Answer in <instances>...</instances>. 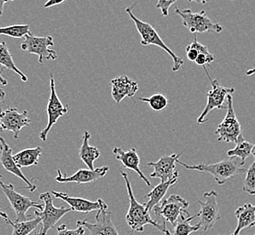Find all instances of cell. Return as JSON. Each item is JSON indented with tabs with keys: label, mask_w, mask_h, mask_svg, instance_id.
<instances>
[{
	"label": "cell",
	"mask_w": 255,
	"mask_h": 235,
	"mask_svg": "<svg viewBox=\"0 0 255 235\" xmlns=\"http://www.w3.org/2000/svg\"><path fill=\"white\" fill-rule=\"evenodd\" d=\"M121 174L126 184L128 196L129 200V209L126 216V222L128 226H129L131 229L130 234H133L135 232L143 233L144 227L147 225H150L153 227L157 228V230L160 231L163 234L166 235H171L169 231L167 230L165 222H163V224H159L157 221L153 220L149 212L146 209V204H140L136 200L127 173L121 171Z\"/></svg>",
	"instance_id": "6da1fadb"
},
{
	"label": "cell",
	"mask_w": 255,
	"mask_h": 235,
	"mask_svg": "<svg viewBox=\"0 0 255 235\" xmlns=\"http://www.w3.org/2000/svg\"><path fill=\"white\" fill-rule=\"evenodd\" d=\"M177 164L181 165L187 170H195V171L209 173L214 176L215 180L218 185H224L228 179L236 177V176L246 173V168L238 163L236 157H230L223 161L217 162L214 164H204L200 163L197 165H187L186 163L177 159Z\"/></svg>",
	"instance_id": "7a4b0ae2"
},
{
	"label": "cell",
	"mask_w": 255,
	"mask_h": 235,
	"mask_svg": "<svg viewBox=\"0 0 255 235\" xmlns=\"http://www.w3.org/2000/svg\"><path fill=\"white\" fill-rule=\"evenodd\" d=\"M132 6H129L126 8V12H127L128 16L132 19L134 24L136 25V28H137L138 34H140L141 36V41H140V44L144 45V46H147V45H156L157 47L161 48L162 50H164L165 52H167V54H169L171 56L172 60H173V66H172V71L174 73L178 72L180 68H181L182 65L184 64V60L177 56V54H175L173 51H172L167 44H165L163 42V40L161 39V37L159 36V34H157L156 29L153 27L152 25L150 24H148L147 22H144L142 20L138 19L136 15H134V13L132 12L133 7Z\"/></svg>",
	"instance_id": "3957f363"
},
{
	"label": "cell",
	"mask_w": 255,
	"mask_h": 235,
	"mask_svg": "<svg viewBox=\"0 0 255 235\" xmlns=\"http://www.w3.org/2000/svg\"><path fill=\"white\" fill-rule=\"evenodd\" d=\"M175 13L181 17L182 24L191 33H216L223 31V26L207 15L205 10L194 13L191 9L176 8Z\"/></svg>",
	"instance_id": "277c9868"
},
{
	"label": "cell",
	"mask_w": 255,
	"mask_h": 235,
	"mask_svg": "<svg viewBox=\"0 0 255 235\" xmlns=\"http://www.w3.org/2000/svg\"><path fill=\"white\" fill-rule=\"evenodd\" d=\"M40 200L44 202V209L42 211H34V215L41 218V228L39 232L35 233L34 235H46L49 230L53 229L55 225L59 222L65 215H67L73 210L67 207H55L53 202V197L49 192L42 193L39 196Z\"/></svg>",
	"instance_id": "5b68a950"
},
{
	"label": "cell",
	"mask_w": 255,
	"mask_h": 235,
	"mask_svg": "<svg viewBox=\"0 0 255 235\" xmlns=\"http://www.w3.org/2000/svg\"><path fill=\"white\" fill-rule=\"evenodd\" d=\"M0 187L5 197L9 201L13 210L15 214V222H24L27 220L29 216L26 215L30 208H35L36 210L42 211L44 206L36 202L31 200L26 196H22L19 193L15 191V186L12 184H5L3 181V176L0 175Z\"/></svg>",
	"instance_id": "8992f818"
},
{
	"label": "cell",
	"mask_w": 255,
	"mask_h": 235,
	"mask_svg": "<svg viewBox=\"0 0 255 235\" xmlns=\"http://www.w3.org/2000/svg\"><path fill=\"white\" fill-rule=\"evenodd\" d=\"M25 40L21 44V49L29 54L38 55L39 64H44L45 61L56 60L58 55L56 52L50 47L54 45V38L48 36H35L32 33L25 34Z\"/></svg>",
	"instance_id": "52a82bcc"
},
{
	"label": "cell",
	"mask_w": 255,
	"mask_h": 235,
	"mask_svg": "<svg viewBox=\"0 0 255 235\" xmlns=\"http://www.w3.org/2000/svg\"><path fill=\"white\" fill-rule=\"evenodd\" d=\"M206 71V75L211 83L212 89L207 93V103L206 107L204 109L201 115L197 118L198 124H204L207 121L206 117L212 111L218 109L222 110L225 107V103L229 94H233L236 92L234 87H225L219 84L217 79H212L210 74H208L206 66H203Z\"/></svg>",
	"instance_id": "ba28073f"
},
{
	"label": "cell",
	"mask_w": 255,
	"mask_h": 235,
	"mask_svg": "<svg viewBox=\"0 0 255 235\" xmlns=\"http://www.w3.org/2000/svg\"><path fill=\"white\" fill-rule=\"evenodd\" d=\"M188 206L189 202L186 199L177 195H171L154 206L152 211L156 216L162 217L164 222H168L172 226H175L181 216L189 214L187 211Z\"/></svg>",
	"instance_id": "9c48e42d"
},
{
	"label": "cell",
	"mask_w": 255,
	"mask_h": 235,
	"mask_svg": "<svg viewBox=\"0 0 255 235\" xmlns=\"http://www.w3.org/2000/svg\"><path fill=\"white\" fill-rule=\"evenodd\" d=\"M108 206L102 200V205L95 216V223L88 221H77L76 225L84 226L89 232V235H120L118 228L113 222V214L107 211Z\"/></svg>",
	"instance_id": "30bf717a"
},
{
	"label": "cell",
	"mask_w": 255,
	"mask_h": 235,
	"mask_svg": "<svg viewBox=\"0 0 255 235\" xmlns=\"http://www.w3.org/2000/svg\"><path fill=\"white\" fill-rule=\"evenodd\" d=\"M227 102V113L224 120L222 121L216 130L218 141H225L228 143H236L238 137L242 134L241 124L236 116L234 104H233V96L229 94L226 99Z\"/></svg>",
	"instance_id": "8fae6325"
},
{
	"label": "cell",
	"mask_w": 255,
	"mask_h": 235,
	"mask_svg": "<svg viewBox=\"0 0 255 235\" xmlns=\"http://www.w3.org/2000/svg\"><path fill=\"white\" fill-rule=\"evenodd\" d=\"M68 105L64 106L56 93L54 74L50 73V97L47 103V107H46L48 123H47V126L40 132L39 137L41 140L46 141L47 135L50 132L51 128L55 125V123L58 121L60 118L63 117L64 114L68 113Z\"/></svg>",
	"instance_id": "7c38bea8"
},
{
	"label": "cell",
	"mask_w": 255,
	"mask_h": 235,
	"mask_svg": "<svg viewBox=\"0 0 255 235\" xmlns=\"http://www.w3.org/2000/svg\"><path fill=\"white\" fill-rule=\"evenodd\" d=\"M218 194L215 190L204 194V201H198L201 210L198 213L200 217L199 225L205 233L212 229L216 223L220 220V209L217 202Z\"/></svg>",
	"instance_id": "4fadbf2b"
},
{
	"label": "cell",
	"mask_w": 255,
	"mask_h": 235,
	"mask_svg": "<svg viewBox=\"0 0 255 235\" xmlns=\"http://www.w3.org/2000/svg\"><path fill=\"white\" fill-rule=\"evenodd\" d=\"M30 123L27 111L20 113L18 109L14 107L5 110L0 109V132L11 131L14 133V138L18 139L22 128L29 126Z\"/></svg>",
	"instance_id": "5bb4252c"
},
{
	"label": "cell",
	"mask_w": 255,
	"mask_h": 235,
	"mask_svg": "<svg viewBox=\"0 0 255 235\" xmlns=\"http://www.w3.org/2000/svg\"><path fill=\"white\" fill-rule=\"evenodd\" d=\"M109 167H102L92 169H80L72 176H66L60 169H57V176L54 178L58 183H76V184H88L96 181L108 174Z\"/></svg>",
	"instance_id": "9a60e30c"
},
{
	"label": "cell",
	"mask_w": 255,
	"mask_h": 235,
	"mask_svg": "<svg viewBox=\"0 0 255 235\" xmlns=\"http://www.w3.org/2000/svg\"><path fill=\"white\" fill-rule=\"evenodd\" d=\"M182 154L183 152H180L179 154H172L169 156H162L157 162L147 163V166L154 168V171L150 174V176L153 178H159L161 182L168 181L177 171L176 163Z\"/></svg>",
	"instance_id": "2e32d148"
},
{
	"label": "cell",
	"mask_w": 255,
	"mask_h": 235,
	"mask_svg": "<svg viewBox=\"0 0 255 235\" xmlns=\"http://www.w3.org/2000/svg\"><path fill=\"white\" fill-rule=\"evenodd\" d=\"M9 145L6 143L5 138L0 137V162L5 170L13 174L14 176L19 177L22 181L26 184V188L29 189V191L34 192L36 189V186L33 185L31 182L25 177L23 172L21 171L19 167L15 164V160L13 158V153Z\"/></svg>",
	"instance_id": "e0dca14e"
},
{
	"label": "cell",
	"mask_w": 255,
	"mask_h": 235,
	"mask_svg": "<svg viewBox=\"0 0 255 235\" xmlns=\"http://www.w3.org/2000/svg\"><path fill=\"white\" fill-rule=\"evenodd\" d=\"M112 97L116 103H121L124 99L133 98L138 90L137 82L126 75L118 76L111 81Z\"/></svg>",
	"instance_id": "ac0fdd59"
},
{
	"label": "cell",
	"mask_w": 255,
	"mask_h": 235,
	"mask_svg": "<svg viewBox=\"0 0 255 235\" xmlns=\"http://www.w3.org/2000/svg\"><path fill=\"white\" fill-rule=\"evenodd\" d=\"M113 153L116 157V159L123 163L124 167L136 172L138 176L142 179V181L146 183L147 186H149V187L152 186L151 183L147 179V176H145L142 171L139 169L140 158L137 155V150L136 148L131 147L127 151H124L121 147H114L113 149Z\"/></svg>",
	"instance_id": "d6986e66"
},
{
	"label": "cell",
	"mask_w": 255,
	"mask_h": 235,
	"mask_svg": "<svg viewBox=\"0 0 255 235\" xmlns=\"http://www.w3.org/2000/svg\"><path fill=\"white\" fill-rule=\"evenodd\" d=\"M52 195L55 197L61 199L63 201L67 203L71 209L74 212H79V213H84V214H88L94 211H98L102 205V200L103 199H98L97 201L93 202L81 198V197H72L69 196L68 194L64 193V192L52 191Z\"/></svg>",
	"instance_id": "ffe728a7"
},
{
	"label": "cell",
	"mask_w": 255,
	"mask_h": 235,
	"mask_svg": "<svg viewBox=\"0 0 255 235\" xmlns=\"http://www.w3.org/2000/svg\"><path fill=\"white\" fill-rule=\"evenodd\" d=\"M178 177H179V173L177 170L174 176L170 178L168 181L161 182L159 185H157L156 187L153 188L152 191L148 193L147 196H145L146 198L149 199L148 202L146 203V209L148 212L152 211L154 206H157L163 200V198L167 195L169 187L177 183Z\"/></svg>",
	"instance_id": "44dd1931"
},
{
	"label": "cell",
	"mask_w": 255,
	"mask_h": 235,
	"mask_svg": "<svg viewBox=\"0 0 255 235\" xmlns=\"http://www.w3.org/2000/svg\"><path fill=\"white\" fill-rule=\"evenodd\" d=\"M237 226L234 235H240L241 231L245 228H251L255 224V206L251 203H246L236 211Z\"/></svg>",
	"instance_id": "7402d4cb"
},
{
	"label": "cell",
	"mask_w": 255,
	"mask_h": 235,
	"mask_svg": "<svg viewBox=\"0 0 255 235\" xmlns=\"http://www.w3.org/2000/svg\"><path fill=\"white\" fill-rule=\"evenodd\" d=\"M90 138H91V133L85 130L83 135V143L79 150V157L88 167L89 169L94 170L95 169L94 162L96 161L101 156V152L97 147L90 145L89 143Z\"/></svg>",
	"instance_id": "603a6c76"
},
{
	"label": "cell",
	"mask_w": 255,
	"mask_h": 235,
	"mask_svg": "<svg viewBox=\"0 0 255 235\" xmlns=\"http://www.w3.org/2000/svg\"><path fill=\"white\" fill-rule=\"evenodd\" d=\"M42 153H43L42 147L26 148L24 150H21L16 154H14L13 158L15 160V164L19 168L33 167V166L38 165V161H39Z\"/></svg>",
	"instance_id": "cb8c5ba5"
},
{
	"label": "cell",
	"mask_w": 255,
	"mask_h": 235,
	"mask_svg": "<svg viewBox=\"0 0 255 235\" xmlns=\"http://www.w3.org/2000/svg\"><path fill=\"white\" fill-rule=\"evenodd\" d=\"M196 217H199V214H196L195 216H192L189 214L181 216L176 225L174 226V232L172 235H190L195 232L201 230V227L199 223L196 225H191L192 220H194Z\"/></svg>",
	"instance_id": "d4e9b609"
},
{
	"label": "cell",
	"mask_w": 255,
	"mask_h": 235,
	"mask_svg": "<svg viewBox=\"0 0 255 235\" xmlns=\"http://www.w3.org/2000/svg\"><path fill=\"white\" fill-rule=\"evenodd\" d=\"M0 65L18 74L23 82H25V83L27 82V80H28L27 76L15 65V62L13 60V56L9 52L8 46H7L5 41L0 42Z\"/></svg>",
	"instance_id": "484cf974"
},
{
	"label": "cell",
	"mask_w": 255,
	"mask_h": 235,
	"mask_svg": "<svg viewBox=\"0 0 255 235\" xmlns=\"http://www.w3.org/2000/svg\"><path fill=\"white\" fill-rule=\"evenodd\" d=\"M41 218L37 216L34 219L24 222H12L9 219L5 221L7 225L13 227L12 235H29L36 230L38 226H41Z\"/></svg>",
	"instance_id": "4316f807"
},
{
	"label": "cell",
	"mask_w": 255,
	"mask_h": 235,
	"mask_svg": "<svg viewBox=\"0 0 255 235\" xmlns=\"http://www.w3.org/2000/svg\"><path fill=\"white\" fill-rule=\"evenodd\" d=\"M253 147L254 145L246 140L243 134H241L236 142V147L234 149L228 150L227 156L229 157H239L241 159V165L245 166L246 159L251 156Z\"/></svg>",
	"instance_id": "83f0119b"
},
{
	"label": "cell",
	"mask_w": 255,
	"mask_h": 235,
	"mask_svg": "<svg viewBox=\"0 0 255 235\" xmlns=\"http://www.w3.org/2000/svg\"><path fill=\"white\" fill-rule=\"evenodd\" d=\"M29 25H13L0 27V34L13 38H23L25 34H29Z\"/></svg>",
	"instance_id": "f1b7e54d"
},
{
	"label": "cell",
	"mask_w": 255,
	"mask_h": 235,
	"mask_svg": "<svg viewBox=\"0 0 255 235\" xmlns=\"http://www.w3.org/2000/svg\"><path fill=\"white\" fill-rule=\"evenodd\" d=\"M137 100L142 102V103H147L150 106V108L152 109L153 111H156V112L164 111L165 109L167 108V104H168L167 99L161 93L153 94L152 96H150L148 98L138 97Z\"/></svg>",
	"instance_id": "f546056e"
},
{
	"label": "cell",
	"mask_w": 255,
	"mask_h": 235,
	"mask_svg": "<svg viewBox=\"0 0 255 235\" xmlns=\"http://www.w3.org/2000/svg\"><path fill=\"white\" fill-rule=\"evenodd\" d=\"M244 191L251 196H255V160L246 170V177L244 182Z\"/></svg>",
	"instance_id": "4dcf8cb0"
},
{
	"label": "cell",
	"mask_w": 255,
	"mask_h": 235,
	"mask_svg": "<svg viewBox=\"0 0 255 235\" xmlns=\"http://www.w3.org/2000/svg\"><path fill=\"white\" fill-rule=\"evenodd\" d=\"M85 228L84 226L77 225V228L74 230H69L66 225H61L57 228V235H84Z\"/></svg>",
	"instance_id": "1f68e13d"
},
{
	"label": "cell",
	"mask_w": 255,
	"mask_h": 235,
	"mask_svg": "<svg viewBox=\"0 0 255 235\" xmlns=\"http://www.w3.org/2000/svg\"><path fill=\"white\" fill-rule=\"evenodd\" d=\"M177 0H157V4L156 7L161 10L162 16H167L169 7L174 5Z\"/></svg>",
	"instance_id": "d6a6232c"
},
{
	"label": "cell",
	"mask_w": 255,
	"mask_h": 235,
	"mask_svg": "<svg viewBox=\"0 0 255 235\" xmlns=\"http://www.w3.org/2000/svg\"><path fill=\"white\" fill-rule=\"evenodd\" d=\"M64 2H65V0H48L45 4H44V8H49L54 5H61L63 4Z\"/></svg>",
	"instance_id": "836d02e7"
},
{
	"label": "cell",
	"mask_w": 255,
	"mask_h": 235,
	"mask_svg": "<svg viewBox=\"0 0 255 235\" xmlns=\"http://www.w3.org/2000/svg\"><path fill=\"white\" fill-rule=\"evenodd\" d=\"M2 72H3V68H2V65H0V84L2 86H6L7 85V81L2 76Z\"/></svg>",
	"instance_id": "e575fe53"
},
{
	"label": "cell",
	"mask_w": 255,
	"mask_h": 235,
	"mask_svg": "<svg viewBox=\"0 0 255 235\" xmlns=\"http://www.w3.org/2000/svg\"><path fill=\"white\" fill-rule=\"evenodd\" d=\"M10 1H14V0H0V16H2L4 13V5Z\"/></svg>",
	"instance_id": "d590c367"
},
{
	"label": "cell",
	"mask_w": 255,
	"mask_h": 235,
	"mask_svg": "<svg viewBox=\"0 0 255 235\" xmlns=\"http://www.w3.org/2000/svg\"><path fill=\"white\" fill-rule=\"evenodd\" d=\"M5 99V91L3 89L0 88V103H4Z\"/></svg>",
	"instance_id": "8d00e7d4"
},
{
	"label": "cell",
	"mask_w": 255,
	"mask_h": 235,
	"mask_svg": "<svg viewBox=\"0 0 255 235\" xmlns=\"http://www.w3.org/2000/svg\"><path fill=\"white\" fill-rule=\"evenodd\" d=\"M189 2H196L197 4H202V5H206L207 2H209L210 0H188Z\"/></svg>",
	"instance_id": "74e56055"
},
{
	"label": "cell",
	"mask_w": 255,
	"mask_h": 235,
	"mask_svg": "<svg viewBox=\"0 0 255 235\" xmlns=\"http://www.w3.org/2000/svg\"><path fill=\"white\" fill-rule=\"evenodd\" d=\"M0 217H2V218H3L5 221L8 220V216H7V214L5 213V212H3L1 208H0Z\"/></svg>",
	"instance_id": "f35d334b"
},
{
	"label": "cell",
	"mask_w": 255,
	"mask_h": 235,
	"mask_svg": "<svg viewBox=\"0 0 255 235\" xmlns=\"http://www.w3.org/2000/svg\"><path fill=\"white\" fill-rule=\"evenodd\" d=\"M254 74H255V67L250 69V70H248V71L246 72V75H247V76H252V75H254Z\"/></svg>",
	"instance_id": "ab89813d"
},
{
	"label": "cell",
	"mask_w": 255,
	"mask_h": 235,
	"mask_svg": "<svg viewBox=\"0 0 255 235\" xmlns=\"http://www.w3.org/2000/svg\"><path fill=\"white\" fill-rule=\"evenodd\" d=\"M251 155H253L255 158V144L254 145V147L252 148V152H251Z\"/></svg>",
	"instance_id": "60d3db41"
},
{
	"label": "cell",
	"mask_w": 255,
	"mask_h": 235,
	"mask_svg": "<svg viewBox=\"0 0 255 235\" xmlns=\"http://www.w3.org/2000/svg\"></svg>",
	"instance_id": "b9f144b4"
},
{
	"label": "cell",
	"mask_w": 255,
	"mask_h": 235,
	"mask_svg": "<svg viewBox=\"0 0 255 235\" xmlns=\"http://www.w3.org/2000/svg\"></svg>",
	"instance_id": "7bdbcfd3"
},
{
	"label": "cell",
	"mask_w": 255,
	"mask_h": 235,
	"mask_svg": "<svg viewBox=\"0 0 255 235\" xmlns=\"http://www.w3.org/2000/svg\"></svg>",
	"instance_id": "ee69618b"
}]
</instances>
